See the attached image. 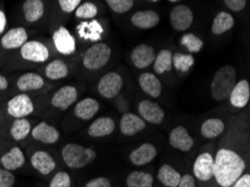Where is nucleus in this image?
<instances>
[{
  "instance_id": "nucleus-34",
  "label": "nucleus",
  "mask_w": 250,
  "mask_h": 187,
  "mask_svg": "<svg viewBox=\"0 0 250 187\" xmlns=\"http://www.w3.org/2000/svg\"><path fill=\"white\" fill-rule=\"evenodd\" d=\"M172 52L169 49H162L154 60V70L157 74H164L172 70Z\"/></svg>"
},
{
  "instance_id": "nucleus-14",
  "label": "nucleus",
  "mask_w": 250,
  "mask_h": 187,
  "mask_svg": "<svg viewBox=\"0 0 250 187\" xmlns=\"http://www.w3.org/2000/svg\"><path fill=\"white\" fill-rule=\"evenodd\" d=\"M155 49L147 44H139L132 49L130 59L131 62L137 68H146L154 63Z\"/></svg>"
},
{
  "instance_id": "nucleus-13",
  "label": "nucleus",
  "mask_w": 250,
  "mask_h": 187,
  "mask_svg": "<svg viewBox=\"0 0 250 187\" xmlns=\"http://www.w3.org/2000/svg\"><path fill=\"white\" fill-rule=\"evenodd\" d=\"M213 165L214 158L209 152H203L198 156L193 166V171L196 178L202 182H208L213 177Z\"/></svg>"
},
{
  "instance_id": "nucleus-9",
  "label": "nucleus",
  "mask_w": 250,
  "mask_h": 187,
  "mask_svg": "<svg viewBox=\"0 0 250 187\" xmlns=\"http://www.w3.org/2000/svg\"><path fill=\"white\" fill-rule=\"evenodd\" d=\"M194 15L190 7L185 5H177L169 14V21L172 27L177 32H185L193 24Z\"/></svg>"
},
{
  "instance_id": "nucleus-10",
  "label": "nucleus",
  "mask_w": 250,
  "mask_h": 187,
  "mask_svg": "<svg viewBox=\"0 0 250 187\" xmlns=\"http://www.w3.org/2000/svg\"><path fill=\"white\" fill-rule=\"evenodd\" d=\"M28 41V32L27 29L18 26V27L10 28L9 30L3 33L0 40V46L6 51L11 49H20L26 42Z\"/></svg>"
},
{
  "instance_id": "nucleus-7",
  "label": "nucleus",
  "mask_w": 250,
  "mask_h": 187,
  "mask_svg": "<svg viewBox=\"0 0 250 187\" xmlns=\"http://www.w3.org/2000/svg\"><path fill=\"white\" fill-rule=\"evenodd\" d=\"M7 112L15 119L26 118L34 112V103L28 94H17L7 102Z\"/></svg>"
},
{
  "instance_id": "nucleus-24",
  "label": "nucleus",
  "mask_w": 250,
  "mask_h": 187,
  "mask_svg": "<svg viewBox=\"0 0 250 187\" xmlns=\"http://www.w3.org/2000/svg\"><path fill=\"white\" fill-rule=\"evenodd\" d=\"M16 85L18 90L21 91L22 93L32 92V91H37L44 87L45 81L43 76H41L39 73L27 72V73L20 76V79L17 80Z\"/></svg>"
},
{
  "instance_id": "nucleus-4",
  "label": "nucleus",
  "mask_w": 250,
  "mask_h": 187,
  "mask_svg": "<svg viewBox=\"0 0 250 187\" xmlns=\"http://www.w3.org/2000/svg\"><path fill=\"white\" fill-rule=\"evenodd\" d=\"M111 56V48L104 43H96L86 49L83 55V65L91 71L99 70L109 62Z\"/></svg>"
},
{
  "instance_id": "nucleus-43",
  "label": "nucleus",
  "mask_w": 250,
  "mask_h": 187,
  "mask_svg": "<svg viewBox=\"0 0 250 187\" xmlns=\"http://www.w3.org/2000/svg\"><path fill=\"white\" fill-rule=\"evenodd\" d=\"M246 0H225L226 6L232 11H241L246 7Z\"/></svg>"
},
{
  "instance_id": "nucleus-20",
  "label": "nucleus",
  "mask_w": 250,
  "mask_h": 187,
  "mask_svg": "<svg viewBox=\"0 0 250 187\" xmlns=\"http://www.w3.org/2000/svg\"><path fill=\"white\" fill-rule=\"evenodd\" d=\"M156 155L157 150L154 145L146 143L143 144L138 148H136L135 150H132L129 155V159L135 166H143L150 163L151 160L156 157Z\"/></svg>"
},
{
  "instance_id": "nucleus-18",
  "label": "nucleus",
  "mask_w": 250,
  "mask_h": 187,
  "mask_svg": "<svg viewBox=\"0 0 250 187\" xmlns=\"http://www.w3.org/2000/svg\"><path fill=\"white\" fill-rule=\"evenodd\" d=\"M30 164L33 168L36 169L42 175H48L55 169L56 164L52 156L47 151L39 150L35 151L30 157Z\"/></svg>"
},
{
  "instance_id": "nucleus-40",
  "label": "nucleus",
  "mask_w": 250,
  "mask_h": 187,
  "mask_svg": "<svg viewBox=\"0 0 250 187\" xmlns=\"http://www.w3.org/2000/svg\"><path fill=\"white\" fill-rule=\"evenodd\" d=\"M81 1L82 0H58V5L62 13L71 14L81 5Z\"/></svg>"
},
{
  "instance_id": "nucleus-25",
  "label": "nucleus",
  "mask_w": 250,
  "mask_h": 187,
  "mask_svg": "<svg viewBox=\"0 0 250 187\" xmlns=\"http://www.w3.org/2000/svg\"><path fill=\"white\" fill-rule=\"evenodd\" d=\"M99 109L100 104L96 99L85 98L75 104L74 114L79 119L91 120L98 113V111H99Z\"/></svg>"
},
{
  "instance_id": "nucleus-29",
  "label": "nucleus",
  "mask_w": 250,
  "mask_h": 187,
  "mask_svg": "<svg viewBox=\"0 0 250 187\" xmlns=\"http://www.w3.org/2000/svg\"><path fill=\"white\" fill-rule=\"evenodd\" d=\"M234 19L232 15L227 13V11H221L217 16L214 17L213 22H212V33L214 35H222L229 29L233 27Z\"/></svg>"
},
{
  "instance_id": "nucleus-33",
  "label": "nucleus",
  "mask_w": 250,
  "mask_h": 187,
  "mask_svg": "<svg viewBox=\"0 0 250 187\" xmlns=\"http://www.w3.org/2000/svg\"><path fill=\"white\" fill-rule=\"evenodd\" d=\"M128 187H153V175L145 171H132L126 179Z\"/></svg>"
},
{
  "instance_id": "nucleus-21",
  "label": "nucleus",
  "mask_w": 250,
  "mask_h": 187,
  "mask_svg": "<svg viewBox=\"0 0 250 187\" xmlns=\"http://www.w3.org/2000/svg\"><path fill=\"white\" fill-rule=\"evenodd\" d=\"M131 22L140 29H150L160 24V15L155 10H140L132 15Z\"/></svg>"
},
{
  "instance_id": "nucleus-22",
  "label": "nucleus",
  "mask_w": 250,
  "mask_h": 187,
  "mask_svg": "<svg viewBox=\"0 0 250 187\" xmlns=\"http://www.w3.org/2000/svg\"><path fill=\"white\" fill-rule=\"evenodd\" d=\"M145 128V121L134 113H125L120 120V131L125 136H135Z\"/></svg>"
},
{
  "instance_id": "nucleus-19",
  "label": "nucleus",
  "mask_w": 250,
  "mask_h": 187,
  "mask_svg": "<svg viewBox=\"0 0 250 187\" xmlns=\"http://www.w3.org/2000/svg\"><path fill=\"white\" fill-rule=\"evenodd\" d=\"M230 103L234 108H244L250 99V85L247 80H241L233 86L229 95Z\"/></svg>"
},
{
  "instance_id": "nucleus-23",
  "label": "nucleus",
  "mask_w": 250,
  "mask_h": 187,
  "mask_svg": "<svg viewBox=\"0 0 250 187\" xmlns=\"http://www.w3.org/2000/svg\"><path fill=\"white\" fill-rule=\"evenodd\" d=\"M25 155L20 147H13L9 151L3 154L0 158V164L3 169L13 171L20 169L25 164Z\"/></svg>"
},
{
  "instance_id": "nucleus-8",
  "label": "nucleus",
  "mask_w": 250,
  "mask_h": 187,
  "mask_svg": "<svg viewBox=\"0 0 250 187\" xmlns=\"http://www.w3.org/2000/svg\"><path fill=\"white\" fill-rule=\"evenodd\" d=\"M123 85V78L116 72H109L100 79L98 83V91L104 98L113 99L120 93Z\"/></svg>"
},
{
  "instance_id": "nucleus-42",
  "label": "nucleus",
  "mask_w": 250,
  "mask_h": 187,
  "mask_svg": "<svg viewBox=\"0 0 250 187\" xmlns=\"http://www.w3.org/2000/svg\"><path fill=\"white\" fill-rule=\"evenodd\" d=\"M84 187H111V183L105 177H97L86 183Z\"/></svg>"
},
{
  "instance_id": "nucleus-45",
  "label": "nucleus",
  "mask_w": 250,
  "mask_h": 187,
  "mask_svg": "<svg viewBox=\"0 0 250 187\" xmlns=\"http://www.w3.org/2000/svg\"><path fill=\"white\" fill-rule=\"evenodd\" d=\"M230 187H250V175H241V176L234 182V184H232Z\"/></svg>"
},
{
  "instance_id": "nucleus-27",
  "label": "nucleus",
  "mask_w": 250,
  "mask_h": 187,
  "mask_svg": "<svg viewBox=\"0 0 250 187\" xmlns=\"http://www.w3.org/2000/svg\"><path fill=\"white\" fill-rule=\"evenodd\" d=\"M116 128V124L111 118L109 117H101L99 119L94 120L90 125L88 133L89 136L93 138H100V137H105L111 135Z\"/></svg>"
},
{
  "instance_id": "nucleus-47",
  "label": "nucleus",
  "mask_w": 250,
  "mask_h": 187,
  "mask_svg": "<svg viewBox=\"0 0 250 187\" xmlns=\"http://www.w3.org/2000/svg\"><path fill=\"white\" fill-rule=\"evenodd\" d=\"M8 86H9L8 80L6 79V76L0 74V91H5L6 89H8Z\"/></svg>"
},
{
  "instance_id": "nucleus-37",
  "label": "nucleus",
  "mask_w": 250,
  "mask_h": 187,
  "mask_svg": "<svg viewBox=\"0 0 250 187\" xmlns=\"http://www.w3.org/2000/svg\"><path fill=\"white\" fill-rule=\"evenodd\" d=\"M78 19H92L98 15V7L93 2H84L74 10Z\"/></svg>"
},
{
  "instance_id": "nucleus-3",
  "label": "nucleus",
  "mask_w": 250,
  "mask_h": 187,
  "mask_svg": "<svg viewBox=\"0 0 250 187\" xmlns=\"http://www.w3.org/2000/svg\"><path fill=\"white\" fill-rule=\"evenodd\" d=\"M97 157L96 151L79 144H67L62 149V158L70 168L79 169L88 166Z\"/></svg>"
},
{
  "instance_id": "nucleus-46",
  "label": "nucleus",
  "mask_w": 250,
  "mask_h": 187,
  "mask_svg": "<svg viewBox=\"0 0 250 187\" xmlns=\"http://www.w3.org/2000/svg\"><path fill=\"white\" fill-rule=\"evenodd\" d=\"M7 27V16L6 13L0 8V36L3 35Z\"/></svg>"
},
{
  "instance_id": "nucleus-11",
  "label": "nucleus",
  "mask_w": 250,
  "mask_h": 187,
  "mask_svg": "<svg viewBox=\"0 0 250 187\" xmlns=\"http://www.w3.org/2000/svg\"><path fill=\"white\" fill-rule=\"evenodd\" d=\"M78 100V90L72 85H64L53 94L51 103L56 109L65 111L77 102Z\"/></svg>"
},
{
  "instance_id": "nucleus-2",
  "label": "nucleus",
  "mask_w": 250,
  "mask_h": 187,
  "mask_svg": "<svg viewBox=\"0 0 250 187\" xmlns=\"http://www.w3.org/2000/svg\"><path fill=\"white\" fill-rule=\"evenodd\" d=\"M236 68L231 65H223L215 72L211 82V94L215 101H225L229 98L233 86L236 85Z\"/></svg>"
},
{
  "instance_id": "nucleus-31",
  "label": "nucleus",
  "mask_w": 250,
  "mask_h": 187,
  "mask_svg": "<svg viewBox=\"0 0 250 187\" xmlns=\"http://www.w3.org/2000/svg\"><path fill=\"white\" fill-rule=\"evenodd\" d=\"M223 131H225V124L222 120L217 119V118L208 119L201 125V133L207 139L217 138Z\"/></svg>"
},
{
  "instance_id": "nucleus-6",
  "label": "nucleus",
  "mask_w": 250,
  "mask_h": 187,
  "mask_svg": "<svg viewBox=\"0 0 250 187\" xmlns=\"http://www.w3.org/2000/svg\"><path fill=\"white\" fill-rule=\"evenodd\" d=\"M53 45L60 54L70 56L77 49V41L65 26H60L53 32Z\"/></svg>"
},
{
  "instance_id": "nucleus-36",
  "label": "nucleus",
  "mask_w": 250,
  "mask_h": 187,
  "mask_svg": "<svg viewBox=\"0 0 250 187\" xmlns=\"http://www.w3.org/2000/svg\"><path fill=\"white\" fill-rule=\"evenodd\" d=\"M181 44L190 53H199L203 47V41L194 34H184L181 37Z\"/></svg>"
},
{
  "instance_id": "nucleus-32",
  "label": "nucleus",
  "mask_w": 250,
  "mask_h": 187,
  "mask_svg": "<svg viewBox=\"0 0 250 187\" xmlns=\"http://www.w3.org/2000/svg\"><path fill=\"white\" fill-rule=\"evenodd\" d=\"M30 131H32V125H30V122L26 118L15 119L10 128V135L16 141L27 138Z\"/></svg>"
},
{
  "instance_id": "nucleus-41",
  "label": "nucleus",
  "mask_w": 250,
  "mask_h": 187,
  "mask_svg": "<svg viewBox=\"0 0 250 187\" xmlns=\"http://www.w3.org/2000/svg\"><path fill=\"white\" fill-rule=\"evenodd\" d=\"M15 184V176L9 170L0 169V187H13Z\"/></svg>"
},
{
  "instance_id": "nucleus-39",
  "label": "nucleus",
  "mask_w": 250,
  "mask_h": 187,
  "mask_svg": "<svg viewBox=\"0 0 250 187\" xmlns=\"http://www.w3.org/2000/svg\"><path fill=\"white\" fill-rule=\"evenodd\" d=\"M71 177L65 171H59L50 183V187H71Z\"/></svg>"
},
{
  "instance_id": "nucleus-12",
  "label": "nucleus",
  "mask_w": 250,
  "mask_h": 187,
  "mask_svg": "<svg viewBox=\"0 0 250 187\" xmlns=\"http://www.w3.org/2000/svg\"><path fill=\"white\" fill-rule=\"evenodd\" d=\"M138 112L144 121L153 125H160L164 120L165 113L160 104L150 100H144L139 103Z\"/></svg>"
},
{
  "instance_id": "nucleus-38",
  "label": "nucleus",
  "mask_w": 250,
  "mask_h": 187,
  "mask_svg": "<svg viewBox=\"0 0 250 187\" xmlns=\"http://www.w3.org/2000/svg\"><path fill=\"white\" fill-rule=\"evenodd\" d=\"M105 2L117 14H125L134 7V0H105Z\"/></svg>"
},
{
  "instance_id": "nucleus-35",
  "label": "nucleus",
  "mask_w": 250,
  "mask_h": 187,
  "mask_svg": "<svg viewBox=\"0 0 250 187\" xmlns=\"http://www.w3.org/2000/svg\"><path fill=\"white\" fill-rule=\"evenodd\" d=\"M195 60L192 54H183V53H175L172 55V64L177 71L187 73L190 68L194 65Z\"/></svg>"
},
{
  "instance_id": "nucleus-30",
  "label": "nucleus",
  "mask_w": 250,
  "mask_h": 187,
  "mask_svg": "<svg viewBox=\"0 0 250 187\" xmlns=\"http://www.w3.org/2000/svg\"><path fill=\"white\" fill-rule=\"evenodd\" d=\"M157 178L166 187H177L181 181V174L170 165H163L158 169Z\"/></svg>"
},
{
  "instance_id": "nucleus-16",
  "label": "nucleus",
  "mask_w": 250,
  "mask_h": 187,
  "mask_svg": "<svg viewBox=\"0 0 250 187\" xmlns=\"http://www.w3.org/2000/svg\"><path fill=\"white\" fill-rule=\"evenodd\" d=\"M30 133H32L34 139L42 144L52 145L60 139V132L58 129L45 121L40 122L35 128L32 129Z\"/></svg>"
},
{
  "instance_id": "nucleus-28",
  "label": "nucleus",
  "mask_w": 250,
  "mask_h": 187,
  "mask_svg": "<svg viewBox=\"0 0 250 187\" xmlns=\"http://www.w3.org/2000/svg\"><path fill=\"white\" fill-rule=\"evenodd\" d=\"M45 76L52 81L65 79L69 75V66L61 59H55L47 64L44 70Z\"/></svg>"
},
{
  "instance_id": "nucleus-15",
  "label": "nucleus",
  "mask_w": 250,
  "mask_h": 187,
  "mask_svg": "<svg viewBox=\"0 0 250 187\" xmlns=\"http://www.w3.org/2000/svg\"><path fill=\"white\" fill-rule=\"evenodd\" d=\"M21 10L25 21L29 24H34L45 16L46 6H45L44 0H25L22 2Z\"/></svg>"
},
{
  "instance_id": "nucleus-44",
  "label": "nucleus",
  "mask_w": 250,
  "mask_h": 187,
  "mask_svg": "<svg viewBox=\"0 0 250 187\" xmlns=\"http://www.w3.org/2000/svg\"><path fill=\"white\" fill-rule=\"evenodd\" d=\"M177 187H195L194 177L188 174L183 175V176H181V181Z\"/></svg>"
},
{
  "instance_id": "nucleus-5",
  "label": "nucleus",
  "mask_w": 250,
  "mask_h": 187,
  "mask_svg": "<svg viewBox=\"0 0 250 187\" xmlns=\"http://www.w3.org/2000/svg\"><path fill=\"white\" fill-rule=\"evenodd\" d=\"M20 54L22 60L30 63H45L50 59V48L41 41H27L20 48Z\"/></svg>"
},
{
  "instance_id": "nucleus-1",
  "label": "nucleus",
  "mask_w": 250,
  "mask_h": 187,
  "mask_svg": "<svg viewBox=\"0 0 250 187\" xmlns=\"http://www.w3.org/2000/svg\"><path fill=\"white\" fill-rule=\"evenodd\" d=\"M245 168V160L237 152L220 149L214 158L213 177L221 187H230L244 174Z\"/></svg>"
},
{
  "instance_id": "nucleus-26",
  "label": "nucleus",
  "mask_w": 250,
  "mask_h": 187,
  "mask_svg": "<svg viewBox=\"0 0 250 187\" xmlns=\"http://www.w3.org/2000/svg\"><path fill=\"white\" fill-rule=\"evenodd\" d=\"M139 86L144 92L151 98H158L162 93V82L156 75L153 73H143L139 76Z\"/></svg>"
},
{
  "instance_id": "nucleus-17",
  "label": "nucleus",
  "mask_w": 250,
  "mask_h": 187,
  "mask_svg": "<svg viewBox=\"0 0 250 187\" xmlns=\"http://www.w3.org/2000/svg\"><path fill=\"white\" fill-rule=\"evenodd\" d=\"M168 140L170 146L181 151H188L194 145V140L190 136V133L188 132L187 128L181 127V125L174 128L170 131Z\"/></svg>"
}]
</instances>
